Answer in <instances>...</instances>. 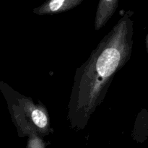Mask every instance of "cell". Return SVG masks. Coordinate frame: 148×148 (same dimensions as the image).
Returning a JSON list of instances; mask_svg holds the SVG:
<instances>
[{"instance_id":"6da1fadb","label":"cell","mask_w":148,"mask_h":148,"mask_svg":"<svg viewBox=\"0 0 148 148\" xmlns=\"http://www.w3.org/2000/svg\"><path fill=\"white\" fill-rule=\"evenodd\" d=\"M132 36L133 21L126 14L77 69L69 103L68 118L72 128L83 129L103 101L116 73L130 59Z\"/></svg>"},{"instance_id":"7a4b0ae2","label":"cell","mask_w":148,"mask_h":148,"mask_svg":"<svg viewBox=\"0 0 148 148\" xmlns=\"http://www.w3.org/2000/svg\"><path fill=\"white\" fill-rule=\"evenodd\" d=\"M0 89L7 100L19 134H36L40 137L51 132L49 114L43 106L36 105L30 98L17 96V92L1 82Z\"/></svg>"},{"instance_id":"3957f363","label":"cell","mask_w":148,"mask_h":148,"mask_svg":"<svg viewBox=\"0 0 148 148\" xmlns=\"http://www.w3.org/2000/svg\"><path fill=\"white\" fill-rule=\"evenodd\" d=\"M82 0H51L34 9L33 12L38 14H53L71 10L79 5Z\"/></svg>"},{"instance_id":"277c9868","label":"cell","mask_w":148,"mask_h":148,"mask_svg":"<svg viewBox=\"0 0 148 148\" xmlns=\"http://www.w3.org/2000/svg\"><path fill=\"white\" fill-rule=\"evenodd\" d=\"M118 4V0H101L99 1L95 21V30H100L105 25L115 12Z\"/></svg>"},{"instance_id":"5b68a950","label":"cell","mask_w":148,"mask_h":148,"mask_svg":"<svg viewBox=\"0 0 148 148\" xmlns=\"http://www.w3.org/2000/svg\"><path fill=\"white\" fill-rule=\"evenodd\" d=\"M46 145L40 137L36 134H30L27 141V148H45Z\"/></svg>"},{"instance_id":"8992f818","label":"cell","mask_w":148,"mask_h":148,"mask_svg":"<svg viewBox=\"0 0 148 148\" xmlns=\"http://www.w3.org/2000/svg\"><path fill=\"white\" fill-rule=\"evenodd\" d=\"M146 47H147V51L148 53V34L147 36V38H146Z\"/></svg>"}]
</instances>
